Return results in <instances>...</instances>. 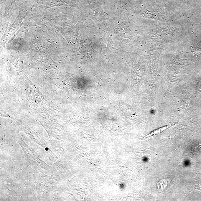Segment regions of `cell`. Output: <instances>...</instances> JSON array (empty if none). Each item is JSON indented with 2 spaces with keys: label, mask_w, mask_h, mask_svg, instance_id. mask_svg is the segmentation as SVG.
<instances>
[{
  "label": "cell",
  "mask_w": 201,
  "mask_h": 201,
  "mask_svg": "<svg viewBox=\"0 0 201 201\" xmlns=\"http://www.w3.org/2000/svg\"><path fill=\"white\" fill-rule=\"evenodd\" d=\"M177 123V122L171 123L169 124L168 125L157 129L155 130V131H152V132H151V133H150L148 135L146 136L145 138H150V137L153 136L158 135V134H161V133L163 131H165V130L167 129L168 128H170V127L176 125Z\"/></svg>",
  "instance_id": "1"
}]
</instances>
